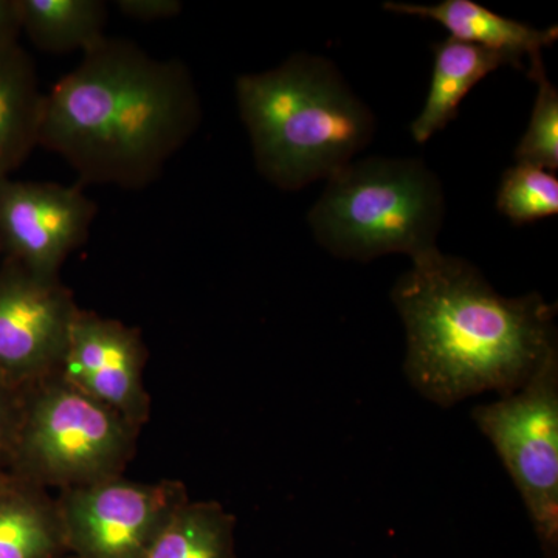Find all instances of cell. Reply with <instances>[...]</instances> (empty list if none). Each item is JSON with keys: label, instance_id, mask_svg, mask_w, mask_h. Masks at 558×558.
Wrapping results in <instances>:
<instances>
[{"label": "cell", "instance_id": "12", "mask_svg": "<svg viewBox=\"0 0 558 558\" xmlns=\"http://www.w3.org/2000/svg\"><path fill=\"white\" fill-rule=\"evenodd\" d=\"M433 51L435 65L427 100L410 128L418 145L427 143L457 119L462 100L481 80L505 65L515 69L505 54L453 38L435 44Z\"/></svg>", "mask_w": 558, "mask_h": 558}, {"label": "cell", "instance_id": "2", "mask_svg": "<svg viewBox=\"0 0 558 558\" xmlns=\"http://www.w3.org/2000/svg\"><path fill=\"white\" fill-rule=\"evenodd\" d=\"M201 120L199 94L182 61L106 38L46 94L39 146L83 182L142 190L160 178Z\"/></svg>", "mask_w": 558, "mask_h": 558}, {"label": "cell", "instance_id": "19", "mask_svg": "<svg viewBox=\"0 0 558 558\" xmlns=\"http://www.w3.org/2000/svg\"><path fill=\"white\" fill-rule=\"evenodd\" d=\"M21 416V392L0 384V465L9 461Z\"/></svg>", "mask_w": 558, "mask_h": 558}, {"label": "cell", "instance_id": "10", "mask_svg": "<svg viewBox=\"0 0 558 558\" xmlns=\"http://www.w3.org/2000/svg\"><path fill=\"white\" fill-rule=\"evenodd\" d=\"M145 341L138 329L119 319L78 310L58 373L73 387L116 410L140 432L148 422Z\"/></svg>", "mask_w": 558, "mask_h": 558}, {"label": "cell", "instance_id": "16", "mask_svg": "<svg viewBox=\"0 0 558 558\" xmlns=\"http://www.w3.org/2000/svg\"><path fill=\"white\" fill-rule=\"evenodd\" d=\"M143 558H238L236 519L218 501L189 499Z\"/></svg>", "mask_w": 558, "mask_h": 558}, {"label": "cell", "instance_id": "14", "mask_svg": "<svg viewBox=\"0 0 558 558\" xmlns=\"http://www.w3.org/2000/svg\"><path fill=\"white\" fill-rule=\"evenodd\" d=\"M46 94L20 44L0 49V175L17 170L39 146Z\"/></svg>", "mask_w": 558, "mask_h": 558}, {"label": "cell", "instance_id": "20", "mask_svg": "<svg viewBox=\"0 0 558 558\" xmlns=\"http://www.w3.org/2000/svg\"><path fill=\"white\" fill-rule=\"evenodd\" d=\"M116 5L124 16L138 22L171 20L183 9L179 0H117Z\"/></svg>", "mask_w": 558, "mask_h": 558}, {"label": "cell", "instance_id": "8", "mask_svg": "<svg viewBox=\"0 0 558 558\" xmlns=\"http://www.w3.org/2000/svg\"><path fill=\"white\" fill-rule=\"evenodd\" d=\"M80 307L57 279L14 260L0 267V384L22 392L60 371Z\"/></svg>", "mask_w": 558, "mask_h": 558}, {"label": "cell", "instance_id": "11", "mask_svg": "<svg viewBox=\"0 0 558 558\" xmlns=\"http://www.w3.org/2000/svg\"><path fill=\"white\" fill-rule=\"evenodd\" d=\"M384 9L391 13L438 22L450 33L449 38L505 54L517 70L526 69L524 58L532 60L539 57L543 49L553 46L558 39L557 25L535 28L524 22L501 16L473 0H442L435 5L388 0Z\"/></svg>", "mask_w": 558, "mask_h": 558}, {"label": "cell", "instance_id": "23", "mask_svg": "<svg viewBox=\"0 0 558 558\" xmlns=\"http://www.w3.org/2000/svg\"><path fill=\"white\" fill-rule=\"evenodd\" d=\"M60 558H76L75 556H70V554H68V556H62Z\"/></svg>", "mask_w": 558, "mask_h": 558}, {"label": "cell", "instance_id": "18", "mask_svg": "<svg viewBox=\"0 0 558 558\" xmlns=\"http://www.w3.org/2000/svg\"><path fill=\"white\" fill-rule=\"evenodd\" d=\"M497 208L515 226H526L556 216L557 175L529 165L509 168L499 183Z\"/></svg>", "mask_w": 558, "mask_h": 558}, {"label": "cell", "instance_id": "13", "mask_svg": "<svg viewBox=\"0 0 558 558\" xmlns=\"http://www.w3.org/2000/svg\"><path fill=\"white\" fill-rule=\"evenodd\" d=\"M57 501L46 488L7 473L0 483V558L68 556Z\"/></svg>", "mask_w": 558, "mask_h": 558}, {"label": "cell", "instance_id": "5", "mask_svg": "<svg viewBox=\"0 0 558 558\" xmlns=\"http://www.w3.org/2000/svg\"><path fill=\"white\" fill-rule=\"evenodd\" d=\"M137 436L116 410L54 373L21 392L11 475L60 492L116 478Z\"/></svg>", "mask_w": 558, "mask_h": 558}, {"label": "cell", "instance_id": "6", "mask_svg": "<svg viewBox=\"0 0 558 558\" xmlns=\"http://www.w3.org/2000/svg\"><path fill=\"white\" fill-rule=\"evenodd\" d=\"M515 484L546 558L558 554V355L517 391L472 410Z\"/></svg>", "mask_w": 558, "mask_h": 558}, {"label": "cell", "instance_id": "22", "mask_svg": "<svg viewBox=\"0 0 558 558\" xmlns=\"http://www.w3.org/2000/svg\"><path fill=\"white\" fill-rule=\"evenodd\" d=\"M7 472L3 470L2 465H0V483H2L3 480H5Z\"/></svg>", "mask_w": 558, "mask_h": 558}, {"label": "cell", "instance_id": "4", "mask_svg": "<svg viewBox=\"0 0 558 558\" xmlns=\"http://www.w3.org/2000/svg\"><path fill=\"white\" fill-rule=\"evenodd\" d=\"M446 216L442 182L424 160L368 157L326 179L307 215L315 240L336 258L369 260L438 247Z\"/></svg>", "mask_w": 558, "mask_h": 558}, {"label": "cell", "instance_id": "1", "mask_svg": "<svg viewBox=\"0 0 558 558\" xmlns=\"http://www.w3.org/2000/svg\"><path fill=\"white\" fill-rule=\"evenodd\" d=\"M389 296L405 328L403 374L442 409L510 395L558 355L556 303L501 295L478 267L439 248L411 260Z\"/></svg>", "mask_w": 558, "mask_h": 558}, {"label": "cell", "instance_id": "9", "mask_svg": "<svg viewBox=\"0 0 558 558\" xmlns=\"http://www.w3.org/2000/svg\"><path fill=\"white\" fill-rule=\"evenodd\" d=\"M97 204L80 186L17 182L0 175V248L35 277L60 278L87 241Z\"/></svg>", "mask_w": 558, "mask_h": 558}, {"label": "cell", "instance_id": "17", "mask_svg": "<svg viewBox=\"0 0 558 558\" xmlns=\"http://www.w3.org/2000/svg\"><path fill=\"white\" fill-rule=\"evenodd\" d=\"M527 76L537 84V97L527 130L517 146V165L558 170V90L550 83L542 54L529 60Z\"/></svg>", "mask_w": 558, "mask_h": 558}, {"label": "cell", "instance_id": "7", "mask_svg": "<svg viewBox=\"0 0 558 558\" xmlns=\"http://www.w3.org/2000/svg\"><path fill=\"white\" fill-rule=\"evenodd\" d=\"M189 499L179 481L138 483L121 475L61 490L54 501L70 556L143 558Z\"/></svg>", "mask_w": 558, "mask_h": 558}, {"label": "cell", "instance_id": "24", "mask_svg": "<svg viewBox=\"0 0 558 558\" xmlns=\"http://www.w3.org/2000/svg\"><path fill=\"white\" fill-rule=\"evenodd\" d=\"M0 250H2V248H0Z\"/></svg>", "mask_w": 558, "mask_h": 558}, {"label": "cell", "instance_id": "15", "mask_svg": "<svg viewBox=\"0 0 558 558\" xmlns=\"http://www.w3.org/2000/svg\"><path fill=\"white\" fill-rule=\"evenodd\" d=\"M20 7L22 32L49 53H86L108 38L101 0H20Z\"/></svg>", "mask_w": 558, "mask_h": 558}, {"label": "cell", "instance_id": "3", "mask_svg": "<svg viewBox=\"0 0 558 558\" xmlns=\"http://www.w3.org/2000/svg\"><path fill=\"white\" fill-rule=\"evenodd\" d=\"M236 100L256 168L279 190L329 179L376 132L373 110L319 54H292L278 68L241 75Z\"/></svg>", "mask_w": 558, "mask_h": 558}, {"label": "cell", "instance_id": "21", "mask_svg": "<svg viewBox=\"0 0 558 558\" xmlns=\"http://www.w3.org/2000/svg\"><path fill=\"white\" fill-rule=\"evenodd\" d=\"M21 33L20 0H0V49L17 44Z\"/></svg>", "mask_w": 558, "mask_h": 558}]
</instances>
